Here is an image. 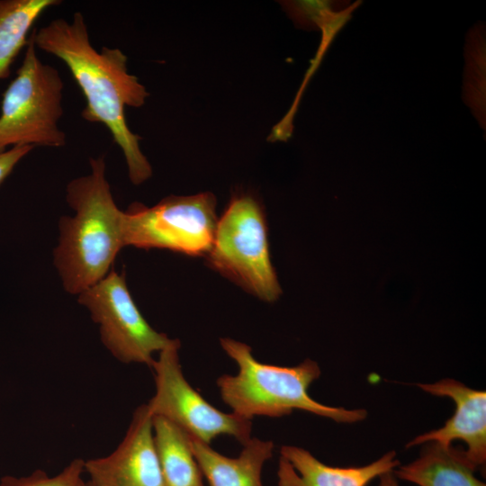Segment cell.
<instances>
[{
    "label": "cell",
    "mask_w": 486,
    "mask_h": 486,
    "mask_svg": "<svg viewBox=\"0 0 486 486\" xmlns=\"http://www.w3.org/2000/svg\"><path fill=\"white\" fill-rule=\"evenodd\" d=\"M35 46L61 59L70 70L86 100L84 120L103 123L121 148L133 184L152 175L151 166L140 150V136L133 133L124 113L126 106H142L149 94L129 73L127 56L118 48L92 45L84 15L73 14L71 22L52 20L32 32Z\"/></svg>",
    "instance_id": "obj_1"
},
{
    "label": "cell",
    "mask_w": 486,
    "mask_h": 486,
    "mask_svg": "<svg viewBox=\"0 0 486 486\" xmlns=\"http://www.w3.org/2000/svg\"><path fill=\"white\" fill-rule=\"evenodd\" d=\"M91 172L71 180L66 200L73 216L59 220L53 263L64 289L80 294L102 280L125 247L123 215L106 178L104 157L90 158Z\"/></svg>",
    "instance_id": "obj_2"
},
{
    "label": "cell",
    "mask_w": 486,
    "mask_h": 486,
    "mask_svg": "<svg viewBox=\"0 0 486 486\" xmlns=\"http://www.w3.org/2000/svg\"><path fill=\"white\" fill-rule=\"evenodd\" d=\"M220 341L238 366L236 375L223 374L217 379L220 397L232 413L252 419L255 416L280 418L299 410L341 423H354L366 417L363 409L330 407L310 396V385L320 375L316 362L306 359L292 367L263 364L253 356L248 345L229 338Z\"/></svg>",
    "instance_id": "obj_3"
},
{
    "label": "cell",
    "mask_w": 486,
    "mask_h": 486,
    "mask_svg": "<svg viewBox=\"0 0 486 486\" xmlns=\"http://www.w3.org/2000/svg\"><path fill=\"white\" fill-rule=\"evenodd\" d=\"M63 89L58 71L38 58L32 35L16 76L4 94L0 153L10 146L65 145L66 134L58 128L63 115Z\"/></svg>",
    "instance_id": "obj_4"
},
{
    "label": "cell",
    "mask_w": 486,
    "mask_h": 486,
    "mask_svg": "<svg viewBox=\"0 0 486 486\" xmlns=\"http://www.w3.org/2000/svg\"><path fill=\"white\" fill-rule=\"evenodd\" d=\"M262 206L251 195H235L218 220L208 265L248 292L272 302L282 290L269 254Z\"/></svg>",
    "instance_id": "obj_5"
},
{
    "label": "cell",
    "mask_w": 486,
    "mask_h": 486,
    "mask_svg": "<svg viewBox=\"0 0 486 486\" xmlns=\"http://www.w3.org/2000/svg\"><path fill=\"white\" fill-rule=\"evenodd\" d=\"M217 223L216 198L211 192L171 195L152 207L134 203L123 215L124 244L206 256Z\"/></svg>",
    "instance_id": "obj_6"
},
{
    "label": "cell",
    "mask_w": 486,
    "mask_h": 486,
    "mask_svg": "<svg viewBox=\"0 0 486 486\" xmlns=\"http://www.w3.org/2000/svg\"><path fill=\"white\" fill-rule=\"evenodd\" d=\"M179 347V340L173 339L151 367L156 392L147 406L152 416L170 420L208 445L220 435L231 436L244 445L251 438L252 419L219 410L195 391L184 377Z\"/></svg>",
    "instance_id": "obj_7"
},
{
    "label": "cell",
    "mask_w": 486,
    "mask_h": 486,
    "mask_svg": "<svg viewBox=\"0 0 486 486\" xmlns=\"http://www.w3.org/2000/svg\"><path fill=\"white\" fill-rule=\"evenodd\" d=\"M77 300L99 325L104 346L122 363L145 364L151 368L153 354L173 341L155 330L142 316L130 293L124 274L112 269L78 294Z\"/></svg>",
    "instance_id": "obj_8"
},
{
    "label": "cell",
    "mask_w": 486,
    "mask_h": 486,
    "mask_svg": "<svg viewBox=\"0 0 486 486\" xmlns=\"http://www.w3.org/2000/svg\"><path fill=\"white\" fill-rule=\"evenodd\" d=\"M87 486H164L154 442L153 416L138 407L126 435L109 455L85 461Z\"/></svg>",
    "instance_id": "obj_9"
},
{
    "label": "cell",
    "mask_w": 486,
    "mask_h": 486,
    "mask_svg": "<svg viewBox=\"0 0 486 486\" xmlns=\"http://www.w3.org/2000/svg\"><path fill=\"white\" fill-rule=\"evenodd\" d=\"M425 392L441 397H449L455 403L454 415L445 425L418 436L407 447L434 442L450 446L454 440H463L467 458L476 468L486 462V392L465 386L453 380L444 379L434 383H418Z\"/></svg>",
    "instance_id": "obj_10"
},
{
    "label": "cell",
    "mask_w": 486,
    "mask_h": 486,
    "mask_svg": "<svg viewBox=\"0 0 486 486\" xmlns=\"http://www.w3.org/2000/svg\"><path fill=\"white\" fill-rule=\"evenodd\" d=\"M278 486H367L374 479L400 466L394 451L358 467H334L314 457L309 451L284 446L280 450Z\"/></svg>",
    "instance_id": "obj_11"
},
{
    "label": "cell",
    "mask_w": 486,
    "mask_h": 486,
    "mask_svg": "<svg viewBox=\"0 0 486 486\" xmlns=\"http://www.w3.org/2000/svg\"><path fill=\"white\" fill-rule=\"evenodd\" d=\"M190 438L192 451L209 486H264L261 473L265 463L273 456L272 441L251 437L243 445L239 455L232 458Z\"/></svg>",
    "instance_id": "obj_12"
},
{
    "label": "cell",
    "mask_w": 486,
    "mask_h": 486,
    "mask_svg": "<svg viewBox=\"0 0 486 486\" xmlns=\"http://www.w3.org/2000/svg\"><path fill=\"white\" fill-rule=\"evenodd\" d=\"M476 469L464 450L431 442L418 459L398 466L393 473L418 486H486L474 475Z\"/></svg>",
    "instance_id": "obj_13"
},
{
    "label": "cell",
    "mask_w": 486,
    "mask_h": 486,
    "mask_svg": "<svg viewBox=\"0 0 486 486\" xmlns=\"http://www.w3.org/2000/svg\"><path fill=\"white\" fill-rule=\"evenodd\" d=\"M153 435L164 486H205L184 430L163 417L153 416Z\"/></svg>",
    "instance_id": "obj_14"
},
{
    "label": "cell",
    "mask_w": 486,
    "mask_h": 486,
    "mask_svg": "<svg viewBox=\"0 0 486 486\" xmlns=\"http://www.w3.org/2000/svg\"><path fill=\"white\" fill-rule=\"evenodd\" d=\"M58 0H0V79L6 78L37 19Z\"/></svg>",
    "instance_id": "obj_15"
},
{
    "label": "cell",
    "mask_w": 486,
    "mask_h": 486,
    "mask_svg": "<svg viewBox=\"0 0 486 486\" xmlns=\"http://www.w3.org/2000/svg\"><path fill=\"white\" fill-rule=\"evenodd\" d=\"M362 1H356V3L349 4L345 9L341 11H331L326 13L320 20L316 23V28H320L322 32V39L320 46L318 50L316 58L311 61V66L309 68L303 83L298 92V94L295 98V101L284 117V119L280 122V125L285 130H292V118L296 112L298 104L300 102V96L302 95L303 89L305 88L307 82L313 75L319 65L320 64L322 58L333 40L336 34L342 29V27L351 19L352 13L356 8H357Z\"/></svg>",
    "instance_id": "obj_16"
},
{
    "label": "cell",
    "mask_w": 486,
    "mask_h": 486,
    "mask_svg": "<svg viewBox=\"0 0 486 486\" xmlns=\"http://www.w3.org/2000/svg\"><path fill=\"white\" fill-rule=\"evenodd\" d=\"M85 461L74 459L58 475L50 477L45 472L36 470L24 477L4 476L0 486H87L83 480Z\"/></svg>",
    "instance_id": "obj_17"
},
{
    "label": "cell",
    "mask_w": 486,
    "mask_h": 486,
    "mask_svg": "<svg viewBox=\"0 0 486 486\" xmlns=\"http://www.w3.org/2000/svg\"><path fill=\"white\" fill-rule=\"evenodd\" d=\"M339 2L335 1H296L287 2L286 7L294 21L302 25L315 26L328 12L337 11Z\"/></svg>",
    "instance_id": "obj_18"
},
{
    "label": "cell",
    "mask_w": 486,
    "mask_h": 486,
    "mask_svg": "<svg viewBox=\"0 0 486 486\" xmlns=\"http://www.w3.org/2000/svg\"><path fill=\"white\" fill-rule=\"evenodd\" d=\"M34 147L16 146L0 153V184L12 172L15 165Z\"/></svg>",
    "instance_id": "obj_19"
},
{
    "label": "cell",
    "mask_w": 486,
    "mask_h": 486,
    "mask_svg": "<svg viewBox=\"0 0 486 486\" xmlns=\"http://www.w3.org/2000/svg\"><path fill=\"white\" fill-rule=\"evenodd\" d=\"M379 479V486H400L393 472H385Z\"/></svg>",
    "instance_id": "obj_20"
}]
</instances>
